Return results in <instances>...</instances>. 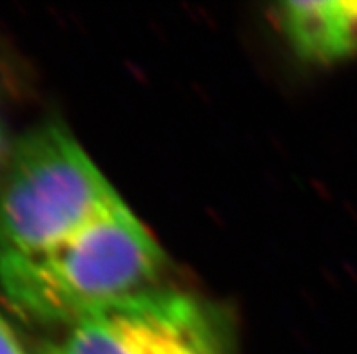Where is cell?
<instances>
[{
	"mask_svg": "<svg viewBox=\"0 0 357 354\" xmlns=\"http://www.w3.org/2000/svg\"><path fill=\"white\" fill-rule=\"evenodd\" d=\"M165 253L127 208L47 250L0 253V291L26 322L54 331L156 289Z\"/></svg>",
	"mask_w": 357,
	"mask_h": 354,
	"instance_id": "6da1fadb",
	"label": "cell"
},
{
	"mask_svg": "<svg viewBox=\"0 0 357 354\" xmlns=\"http://www.w3.org/2000/svg\"><path fill=\"white\" fill-rule=\"evenodd\" d=\"M120 202L77 138L44 121L15 139L0 170V253L56 246Z\"/></svg>",
	"mask_w": 357,
	"mask_h": 354,
	"instance_id": "7a4b0ae2",
	"label": "cell"
},
{
	"mask_svg": "<svg viewBox=\"0 0 357 354\" xmlns=\"http://www.w3.org/2000/svg\"><path fill=\"white\" fill-rule=\"evenodd\" d=\"M144 354H223V344L204 305L153 289L144 298Z\"/></svg>",
	"mask_w": 357,
	"mask_h": 354,
	"instance_id": "3957f363",
	"label": "cell"
},
{
	"mask_svg": "<svg viewBox=\"0 0 357 354\" xmlns=\"http://www.w3.org/2000/svg\"><path fill=\"white\" fill-rule=\"evenodd\" d=\"M276 18L292 49L308 62L328 63L357 51V2H285Z\"/></svg>",
	"mask_w": 357,
	"mask_h": 354,
	"instance_id": "277c9868",
	"label": "cell"
},
{
	"mask_svg": "<svg viewBox=\"0 0 357 354\" xmlns=\"http://www.w3.org/2000/svg\"><path fill=\"white\" fill-rule=\"evenodd\" d=\"M147 293L91 314L33 349L35 354H144Z\"/></svg>",
	"mask_w": 357,
	"mask_h": 354,
	"instance_id": "5b68a950",
	"label": "cell"
},
{
	"mask_svg": "<svg viewBox=\"0 0 357 354\" xmlns=\"http://www.w3.org/2000/svg\"><path fill=\"white\" fill-rule=\"evenodd\" d=\"M0 354H35L33 349L24 347L22 340L18 338L11 323L6 320L2 311H0Z\"/></svg>",
	"mask_w": 357,
	"mask_h": 354,
	"instance_id": "8992f818",
	"label": "cell"
},
{
	"mask_svg": "<svg viewBox=\"0 0 357 354\" xmlns=\"http://www.w3.org/2000/svg\"><path fill=\"white\" fill-rule=\"evenodd\" d=\"M11 139L8 136V130H6L4 123L0 120V170H2V166H4L6 159H8V154H9V148H11Z\"/></svg>",
	"mask_w": 357,
	"mask_h": 354,
	"instance_id": "52a82bcc",
	"label": "cell"
}]
</instances>
